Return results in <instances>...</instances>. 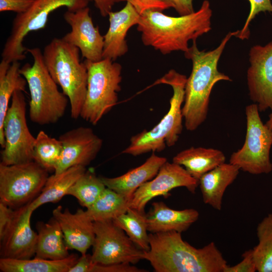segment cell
Segmentation results:
<instances>
[{
  "instance_id": "cell-1",
  "label": "cell",
  "mask_w": 272,
  "mask_h": 272,
  "mask_svg": "<svg viewBox=\"0 0 272 272\" xmlns=\"http://www.w3.org/2000/svg\"><path fill=\"white\" fill-rule=\"evenodd\" d=\"M212 11L208 0L192 14L171 17L162 11L150 10L140 15L137 30L143 43L166 55L175 51H186L189 41L211 30Z\"/></svg>"
},
{
  "instance_id": "cell-2",
  "label": "cell",
  "mask_w": 272,
  "mask_h": 272,
  "mask_svg": "<svg viewBox=\"0 0 272 272\" xmlns=\"http://www.w3.org/2000/svg\"><path fill=\"white\" fill-rule=\"evenodd\" d=\"M150 250L142 259L156 272H224L227 262L214 242L196 248L176 231L151 233Z\"/></svg>"
},
{
  "instance_id": "cell-3",
  "label": "cell",
  "mask_w": 272,
  "mask_h": 272,
  "mask_svg": "<svg viewBox=\"0 0 272 272\" xmlns=\"http://www.w3.org/2000/svg\"><path fill=\"white\" fill-rule=\"evenodd\" d=\"M238 32H229L219 45L211 51L199 50L196 41H193L184 52L185 57L191 60L192 64L185 84L182 106L184 126L187 130H195L206 120L215 85L220 81H232L230 77L219 71L218 64L227 42Z\"/></svg>"
},
{
  "instance_id": "cell-4",
  "label": "cell",
  "mask_w": 272,
  "mask_h": 272,
  "mask_svg": "<svg viewBox=\"0 0 272 272\" xmlns=\"http://www.w3.org/2000/svg\"><path fill=\"white\" fill-rule=\"evenodd\" d=\"M186 80V76L170 70L153 84H167L172 88L169 110L152 129L144 130L131 137L129 145L122 154L137 156L149 152H161L166 146L176 144L183 129L182 106Z\"/></svg>"
},
{
  "instance_id": "cell-5",
  "label": "cell",
  "mask_w": 272,
  "mask_h": 272,
  "mask_svg": "<svg viewBox=\"0 0 272 272\" xmlns=\"http://www.w3.org/2000/svg\"><path fill=\"white\" fill-rule=\"evenodd\" d=\"M80 52L62 38H54L42 52L50 76L69 100L71 116L74 119L80 117L88 84L87 69L81 61Z\"/></svg>"
},
{
  "instance_id": "cell-6",
  "label": "cell",
  "mask_w": 272,
  "mask_h": 272,
  "mask_svg": "<svg viewBox=\"0 0 272 272\" xmlns=\"http://www.w3.org/2000/svg\"><path fill=\"white\" fill-rule=\"evenodd\" d=\"M33 57L31 65L26 63L20 73L26 79L30 92L29 115L31 121L43 125L57 122L64 115L69 100L59 91L50 76L39 48L27 49Z\"/></svg>"
},
{
  "instance_id": "cell-7",
  "label": "cell",
  "mask_w": 272,
  "mask_h": 272,
  "mask_svg": "<svg viewBox=\"0 0 272 272\" xmlns=\"http://www.w3.org/2000/svg\"><path fill=\"white\" fill-rule=\"evenodd\" d=\"M87 90L80 117L96 125L117 104L121 90V65L108 58L93 62L86 60Z\"/></svg>"
},
{
  "instance_id": "cell-8",
  "label": "cell",
  "mask_w": 272,
  "mask_h": 272,
  "mask_svg": "<svg viewBox=\"0 0 272 272\" xmlns=\"http://www.w3.org/2000/svg\"><path fill=\"white\" fill-rule=\"evenodd\" d=\"M91 0H34L25 13L17 14L11 31L4 44L2 60L11 64L26 58V48L23 45L27 35L45 27L49 15L54 11L65 7L67 11L75 12L88 7Z\"/></svg>"
},
{
  "instance_id": "cell-9",
  "label": "cell",
  "mask_w": 272,
  "mask_h": 272,
  "mask_svg": "<svg viewBox=\"0 0 272 272\" xmlns=\"http://www.w3.org/2000/svg\"><path fill=\"white\" fill-rule=\"evenodd\" d=\"M257 105L245 108L246 133L242 147L231 155L229 163L253 175L268 174L272 171L270 151L272 129L262 121Z\"/></svg>"
},
{
  "instance_id": "cell-10",
  "label": "cell",
  "mask_w": 272,
  "mask_h": 272,
  "mask_svg": "<svg viewBox=\"0 0 272 272\" xmlns=\"http://www.w3.org/2000/svg\"><path fill=\"white\" fill-rule=\"evenodd\" d=\"M48 171L35 161L6 165L0 163V202L16 209L40 193Z\"/></svg>"
},
{
  "instance_id": "cell-11",
  "label": "cell",
  "mask_w": 272,
  "mask_h": 272,
  "mask_svg": "<svg viewBox=\"0 0 272 272\" xmlns=\"http://www.w3.org/2000/svg\"><path fill=\"white\" fill-rule=\"evenodd\" d=\"M26 103L23 92L16 90L11 99L3 125L5 143L1 162L10 165L33 161L35 140L29 129L26 117Z\"/></svg>"
},
{
  "instance_id": "cell-12",
  "label": "cell",
  "mask_w": 272,
  "mask_h": 272,
  "mask_svg": "<svg viewBox=\"0 0 272 272\" xmlns=\"http://www.w3.org/2000/svg\"><path fill=\"white\" fill-rule=\"evenodd\" d=\"M94 230L95 237L91 254L93 264H135L143 259L144 251L113 220L94 222Z\"/></svg>"
},
{
  "instance_id": "cell-13",
  "label": "cell",
  "mask_w": 272,
  "mask_h": 272,
  "mask_svg": "<svg viewBox=\"0 0 272 272\" xmlns=\"http://www.w3.org/2000/svg\"><path fill=\"white\" fill-rule=\"evenodd\" d=\"M198 180L193 177L182 166L167 161L152 179L141 185L132 196L130 207L145 212L146 205L159 196L168 197L169 192L177 187H184L194 194Z\"/></svg>"
},
{
  "instance_id": "cell-14",
  "label": "cell",
  "mask_w": 272,
  "mask_h": 272,
  "mask_svg": "<svg viewBox=\"0 0 272 272\" xmlns=\"http://www.w3.org/2000/svg\"><path fill=\"white\" fill-rule=\"evenodd\" d=\"M247 72L249 95L259 112L272 110V41L253 46L249 52Z\"/></svg>"
},
{
  "instance_id": "cell-15",
  "label": "cell",
  "mask_w": 272,
  "mask_h": 272,
  "mask_svg": "<svg viewBox=\"0 0 272 272\" xmlns=\"http://www.w3.org/2000/svg\"><path fill=\"white\" fill-rule=\"evenodd\" d=\"M62 154L54 171L61 173L75 166L85 167L94 160L103 146V140L88 127L80 126L61 134Z\"/></svg>"
},
{
  "instance_id": "cell-16",
  "label": "cell",
  "mask_w": 272,
  "mask_h": 272,
  "mask_svg": "<svg viewBox=\"0 0 272 272\" xmlns=\"http://www.w3.org/2000/svg\"><path fill=\"white\" fill-rule=\"evenodd\" d=\"M30 203L15 209L12 222L0 239L1 258L23 259L35 255L37 233L31 228V217L34 211Z\"/></svg>"
},
{
  "instance_id": "cell-17",
  "label": "cell",
  "mask_w": 272,
  "mask_h": 272,
  "mask_svg": "<svg viewBox=\"0 0 272 272\" xmlns=\"http://www.w3.org/2000/svg\"><path fill=\"white\" fill-rule=\"evenodd\" d=\"M71 31L62 38L78 47L86 60L96 62L103 58L104 36L94 25L88 7L75 12L66 11L63 15Z\"/></svg>"
},
{
  "instance_id": "cell-18",
  "label": "cell",
  "mask_w": 272,
  "mask_h": 272,
  "mask_svg": "<svg viewBox=\"0 0 272 272\" xmlns=\"http://www.w3.org/2000/svg\"><path fill=\"white\" fill-rule=\"evenodd\" d=\"M52 215L60 225L68 249L86 254L93 246L95 234L94 222L86 211L78 209L72 213L67 208L63 211L61 206H58L53 210Z\"/></svg>"
},
{
  "instance_id": "cell-19",
  "label": "cell",
  "mask_w": 272,
  "mask_h": 272,
  "mask_svg": "<svg viewBox=\"0 0 272 272\" xmlns=\"http://www.w3.org/2000/svg\"><path fill=\"white\" fill-rule=\"evenodd\" d=\"M109 26L104 36L103 58L115 61L128 51L125 39L127 33L134 25H138L140 14L128 2L118 11L108 14Z\"/></svg>"
},
{
  "instance_id": "cell-20",
  "label": "cell",
  "mask_w": 272,
  "mask_h": 272,
  "mask_svg": "<svg viewBox=\"0 0 272 272\" xmlns=\"http://www.w3.org/2000/svg\"><path fill=\"white\" fill-rule=\"evenodd\" d=\"M148 231L151 233L186 231L198 219L199 213L194 209L176 210L162 201L154 202L146 214Z\"/></svg>"
},
{
  "instance_id": "cell-21",
  "label": "cell",
  "mask_w": 272,
  "mask_h": 272,
  "mask_svg": "<svg viewBox=\"0 0 272 272\" xmlns=\"http://www.w3.org/2000/svg\"><path fill=\"white\" fill-rule=\"evenodd\" d=\"M167 159L155 153L141 165L130 169L116 177H101L106 187L128 197L132 198L134 192L143 184L154 178Z\"/></svg>"
},
{
  "instance_id": "cell-22",
  "label": "cell",
  "mask_w": 272,
  "mask_h": 272,
  "mask_svg": "<svg viewBox=\"0 0 272 272\" xmlns=\"http://www.w3.org/2000/svg\"><path fill=\"white\" fill-rule=\"evenodd\" d=\"M240 170L238 166L225 162L203 175L198 180V186L204 203L220 211L224 193Z\"/></svg>"
},
{
  "instance_id": "cell-23",
  "label": "cell",
  "mask_w": 272,
  "mask_h": 272,
  "mask_svg": "<svg viewBox=\"0 0 272 272\" xmlns=\"http://www.w3.org/2000/svg\"><path fill=\"white\" fill-rule=\"evenodd\" d=\"M225 161L226 157L221 150L194 147L179 152L172 159L173 162L183 166L197 180Z\"/></svg>"
},
{
  "instance_id": "cell-24",
  "label": "cell",
  "mask_w": 272,
  "mask_h": 272,
  "mask_svg": "<svg viewBox=\"0 0 272 272\" xmlns=\"http://www.w3.org/2000/svg\"><path fill=\"white\" fill-rule=\"evenodd\" d=\"M36 229L37 241L35 257L59 260L70 255L60 225L53 217L46 223L38 222Z\"/></svg>"
},
{
  "instance_id": "cell-25",
  "label": "cell",
  "mask_w": 272,
  "mask_h": 272,
  "mask_svg": "<svg viewBox=\"0 0 272 272\" xmlns=\"http://www.w3.org/2000/svg\"><path fill=\"white\" fill-rule=\"evenodd\" d=\"M86 170L85 167L75 166L48 176L40 193L30 203L31 208L35 211L45 203L59 201Z\"/></svg>"
},
{
  "instance_id": "cell-26",
  "label": "cell",
  "mask_w": 272,
  "mask_h": 272,
  "mask_svg": "<svg viewBox=\"0 0 272 272\" xmlns=\"http://www.w3.org/2000/svg\"><path fill=\"white\" fill-rule=\"evenodd\" d=\"M21 63L15 61L8 63L1 60L0 63V145L5 146L3 125L9 108V104L16 90L25 92L27 81L20 73Z\"/></svg>"
},
{
  "instance_id": "cell-27",
  "label": "cell",
  "mask_w": 272,
  "mask_h": 272,
  "mask_svg": "<svg viewBox=\"0 0 272 272\" xmlns=\"http://www.w3.org/2000/svg\"><path fill=\"white\" fill-rule=\"evenodd\" d=\"M79 258L75 254L59 260L35 257L28 259L0 258L2 272H69Z\"/></svg>"
},
{
  "instance_id": "cell-28",
  "label": "cell",
  "mask_w": 272,
  "mask_h": 272,
  "mask_svg": "<svg viewBox=\"0 0 272 272\" xmlns=\"http://www.w3.org/2000/svg\"><path fill=\"white\" fill-rule=\"evenodd\" d=\"M131 200V198L106 187L86 212L94 222L113 220L127 211Z\"/></svg>"
},
{
  "instance_id": "cell-29",
  "label": "cell",
  "mask_w": 272,
  "mask_h": 272,
  "mask_svg": "<svg viewBox=\"0 0 272 272\" xmlns=\"http://www.w3.org/2000/svg\"><path fill=\"white\" fill-rule=\"evenodd\" d=\"M129 239L144 252L150 250L146 214L129 207L127 211L113 220Z\"/></svg>"
},
{
  "instance_id": "cell-30",
  "label": "cell",
  "mask_w": 272,
  "mask_h": 272,
  "mask_svg": "<svg viewBox=\"0 0 272 272\" xmlns=\"http://www.w3.org/2000/svg\"><path fill=\"white\" fill-rule=\"evenodd\" d=\"M258 244L252 249L256 271L272 272V214H268L256 228Z\"/></svg>"
},
{
  "instance_id": "cell-31",
  "label": "cell",
  "mask_w": 272,
  "mask_h": 272,
  "mask_svg": "<svg viewBox=\"0 0 272 272\" xmlns=\"http://www.w3.org/2000/svg\"><path fill=\"white\" fill-rule=\"evenodd\" d=\"M62 151V146L59 139L51 137L44 130L39 131L33 145L34 161L47 171L54 172Z\"/></svg>"
},
{
  "instance_id": "cell-32",
  "label": "cell",
  "mask_w": 272,
  "mask_h": 272,
  "mask_svg": "<svg viewBox=\"0 0 272 272\" xmlns=\"http://www.w3.org/2000/svg\"><path fill=\"white\" fill-rule=\"evenodd\" d=\"M106 188L100 177L92 170L86 171L69 189L67 195L76 197L86 209L91 206Z\"/></svg>"
},
{
  "instance_id": "cell-33",
  "label": "cell",
  "mask_w": 272,
  "mask_h": 272,
  "mask_svg": "<svg viewBox=\"0 0 272 272\" xmlns=\"http://www.w3.org/2000/svg\"><path fill=\"white\" fill-rule=\"evenodd\" d=\"M250 4V12L245 24L240 30H238L235 37L242 40L247 39L250 36L249 25L251 21L260 12L272 13V4L270 0H247Z\"/></svg>"
},
{
  "instance_id": "cell-34",
  "label": "cell",
  "mask_w": 272,
  "mask_h": 272,
  "mask_svg": "<svg viewBox=\"0 0 272 272\" xmlns=\"http://www.w3.org/2000/svg\"><path fill=\"white\" fill-rule=\"evenodd\" d=\"M126 2L129 3L141 15L145 11L155 10L163 11L174 5L170 0H116V2Z\"/></svg>"
},
{
  "instance_id": "cell-35",
  "label": "cell",
  "mask_w": 272,
  "mask_h": 272,
  "mask_svg": "<svg viewBox=\"0 0 272 272\" xmlns=\"http://www.w3.org/2000/svg\"><path fill=\"white\" fill-rule=\"evenodd\" d=\"M242 260L233 266L227 265L224 272H255L256 271L252 249L245 251L242 255Z\"/></svg>"
},
{
  "instance_id": "cell-36",
  "label": "cell",
  "mask_w": 272,
  "mask_h": 272,
  "mask_svg": "<svg viewBox=\"0 0 272 272\" xmlns=\"http://www.w3.org/2000/svg\"><path fill=\"white\" fill-rule=\"evenodd\" d=\"M128 262L108 265L93 264L91 272H146L147 270L139 268Z\"/></svg>"
},
{
  "instance_id": "cell-37",
  "label": "cell",
  "mask_w": 272,
  "mask_h": 272,
  "mask_svg": "<svg viewBox=\"0 0 272 272\" xmlns=\"http://www.w3.org/2000/svg\"><path fill=\"white\" fill-rule=\"evenodd\" d=\"M34 0H0V12L11 11L17 14L26 12Z\"/></svg>"
},
{
  "instance_id": "cell-38",
  "label": "cell",
  "mask_w": 272,
  "mask_h": 272,
  "mask_svg": "<svg viewBox=\"0 0 272 272\" xmlns=\"http://www.w3.org/2000/svg\"><path fill=\"white\" fill-rule=\"evenodd\" d=\"M14 214L15 210L0 202V239L11 224Z\"/></svg>"
},
{
  "instance_id": "cell-39",
  "label": "cell",
  "mask_w": 272,
  "mask_h": 272,
  "mask_svg": "<svg viewBox=\"0 0 272 272\" xmlns=\"http://www.w3.org/2000/svg\"><path fill=\"white\" fill-rule=\"evenodd\" d=\"M93 266L91 255L86 253L79 257L69 272H91Z\"/></svg>"
},
{
  "instance_id": "cell-40",
  "label": "cell",
  "mask_w": 272,
  "mask_h": 272,
  "mask_svg": "<svg viewBox=\"0 0 272 272\" xmlns=\"http://www.w3.org/2000/svg\"><path fill=\"white\" fill-rule=\"evenodd\" d=\"M174 8L180 16L186 15L194 12L193 0H170Z\"/></svg>"
},
{
  "instance_id": "cell-41",
  "label": "cell",
  "mask_w": 272,
  "mask_h": 272,
  "mask_svg": "<svg viewBox=\"0 0 272 272\" xmlns=\"http://www.w3.org/2000/svg\"><path fill=\"white\" fill-rule=\"evenodd\" d=\"M102 17H106L112 11L116 0H91Z\"/></svg>"
},
{
  "instance_id": "cell-42",
  "label": "cell",
  "mask_w": 272,
  "mask_h": 272,
  "mask_svg": "<svg viewBox=\"0 0 272 272\" xmlns=\"http://www.w3.org/2000/svg\"><path fill=\"white\" fill-rule=\"evenodd\" d=\"M265 125L270 129H272V110L268 116V119L265 123Z\"/></svg>"
}]
</instances>
